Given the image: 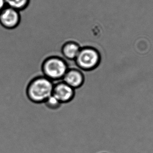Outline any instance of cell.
<instances>
[{"instance_id":"6da1fadb","label":"cell","mask_w":153,"mask_h":153,"mask_svg":"<svg viewBox=\"0 0 153 153\" xmlns=\"http://www.w3.org/2000/svg\"><path fill=\"white\" fill-rule=\"evenodd\" d=\"M54 87L53 81L46 77H40L34 79L29 84L27 89V95L33 102H45L52 95Z\"/></svg>"},{"instance_id":"7a4b0ae2","label":"cell","mask_w":153,"mask_h":153,"mask_svg":"<svg viewBox=\"0 0 153 153\" xmlns=\"http://www.w3.org/2000/svg\"><path fill=\"white\" fill-rule=\"evenodd\" d=\"M43 70L45 77L54 81L62 79L68 70V68L62 59L52 57L46 60Z\"/></svg>"},{"instance_id":"3957f363","label":"cell","mask_w":153,"mask_h":153,"mask_svg":"<svg viewBox=\"0 0 153 153\" xmlns=\"http://www.w3.org/2000/svg\"><path fill=\"white\" fill-rule=\"evenodd\" d=\"M75 61L81 69L91 70L97 66L99 62V55L93 48L86 47L81 49Z\"/></svg>"},{"instance_id":"277c9868","label":"cell","mask_w":153,"mask_h":153,"mask_svg":"<svg viewBox=\"0 0 153 153\" xmlns=\"http://www.w3.org/2000/svg\"><path fill=\"white\" fill-rule=\"evenodd\" d=\"M20 21V13L10 7L4 8L0 12V24L6 28L16 27Z\"/></svg>"},{"instance_id":"5b68a950","label":"cell","mask_w":153,"mask_h":153,"mask_svg":"<svg viewBox=\"0 0 153 153\" xmlns=\"http://www.w3.org/2000/svg\"><path fill=\"white\" fill-rule=\"evenodd\" d=\"M53 82L54 87L52 95L58 99L60 102H68L72 99L74 94L73 88L63 82L62 79L53 81Z\"/></svg>"},{"instance_id":"8992f818","label":"cell","mask_w":153,"mask_h":153,"mask_svg":"<svg viewBox=\"0 0 153 153\" xmlns=\"http://www.w3.org/2000/svg\"><path fill=\"white\" fill-rule=\"evenodd\" d=\"M83 76L80 71L75 69L68 70L62 79V82L74 89L80 87L83 82Z\"/></svg>"},{"instance_id":"52a82bcc","label":"cell","mask_w":153,"mask_h":153,"mask_svg":"<svg viewBox=\"0 0 153 153\" xmlns=\"http://www.w3.org/2000/svg\"><path fill=\"white\" fill-rule=\"evenodd\" d=\"M81 48L78 45L70 42L65 44L62 48V53L64 57L70 60H75L78 55Z\"/></svg>"},{"instance_id":"ba28073f","label":"cell","mask_w":153,"mask_h":153,"mask_svg":"<svg viewBox=\"0 0 153 153\" xmlns=\"http://www.w3.org/2000/svg\"><path fill=\"white\" fill-rule=\"evenodd\" d=\"M5 2L9 7L18 10L26 8L29 0H5Z\"/></svg>"},{"instance_id":"9c48e42d","label":"cell","mask_w":153,"mask_h":153,"mask_svg":"<svg viewBox=\"0 0 153 153\" xmlns=\"http://www.w3.org/2000/svg\"><path fill=\"white\" fill-rule=\"evenodd\" d=\"M45 105L49 108L54 109L57 107L58 105H60V102L58 100V99L52 94L45 102H44Z\"/></svg>"},{"instance_id":"30bf717a","label":"cell","mask_w":153,"mask_h":153,"mask_svg":"<svg viewBox=\"0 0 153 153\" xmlns=\"http://www.w3.org/2000/svg\"><path fill=\"white\" fill-rule=\"evenodd\" d=\"M4 3H5V0H0V12L4 8Z\"/></svg>"},{"instance_id":"8fae6325","label":"cell","mask_w":153,"mask_h":153,"mask_svg":"<svg viewBox=\"0 0 153 153\" xmlns=\"http://www.w3.org/2000/svg\"><path fill=\"white\" fill-rule=\"evenodd\" d=\"M106 153V152H102V153Z\"/></svg>"}]
</instances>
